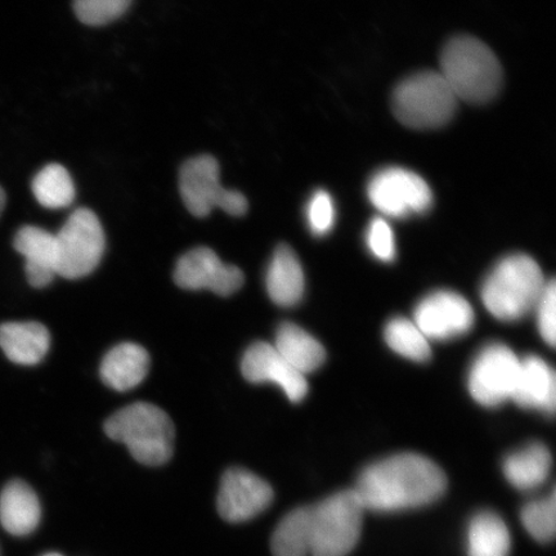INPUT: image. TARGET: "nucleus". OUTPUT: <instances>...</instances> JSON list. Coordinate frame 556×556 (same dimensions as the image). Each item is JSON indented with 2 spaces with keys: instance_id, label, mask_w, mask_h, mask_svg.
Masks as SVG:
<instances>
[{
  "instance_id": "393cba45",
  "label": "nucleus",
  "mask_w": 556,
  "mask_h": 556,
  "mask_svg": "<svg viewBox=\"0 0 556 556\" xmlns=\"http://www.w3.org/2000/svg\"><path fill=\"white\" fill-rule=\"evenodd\" d=\"M384 338L392 351L415 363H427L432 357L429 340L412 319L392 318L386 326Z\"/></svg>"
},
{
  "instance_id": "423d86ee",
  "label": "nucleus",
  "mask_w": 556,
  "mask_h": 556,
  "mask_svg": "<svg viewBox=\"0 0 556 556\" xmlns=\"http://www.w3.org/2000/svg\"><path fill=\"white\" fill-rule=\"evenodd\" d=\"M458 100L438 72L408 76L393 90L392 109L397 121L412 129H435L454 117Z\"/></svg>"
},
{
  "instance_id": "6e6552de",
  "label": "nucleus",
  "mask_w": 556,
  "mask_h": 556,
  "mask_svg": "<svg viewBox=\"0 0 556 556\" xmlns=\"http://www.w3.org/2000/svg\"><path fill=\"white\" fill-rule=\"evenodd\" d=\"M55 239L59 248L58 275L76 280L99 267L106 239L99 217L89 208H76Z\"/></svg>"
},
{
  "instance_id": "5701e85b",
  "label": "nucleus",
  "mask_w": 556,
  "mask_h": 556,
  "mask_svg": "<svg viewBox=\"0 0 556 556\" xmlns=\"http://www.w3.org/2000/svg\"><path fill=\"white\" fill-rule=\"evenodd\" d=\"M511 538L509 528L498 514L482 510L468 526V556H509Z\"/></svg>"
},
{
  "instance_id": "f03ea898",
  "label": "nucleus",
  "mask_w": 556,
  "mask_h": 556,
  "mask_svg": "<svg viewBox=\"0 0 556 556\" xmlns=\"http://www.w3.org/2000/svg\"><path fill=\"white\" fill-rule=\"evenodd\" d=\"M447 484L446 475L434 462L406 452L368 465L352 490L365 510L391 513L433 504Z\"/></svg>"
},
{
  "instance_id": "a211bd4d",
  "label": "nucleus",
  "mask_w": 556,
  "mask_h": 556,
  "mask_svg": "<svg viewBox=\"0 0 556 556\" xmlns=\"http://www.w3.org/2000/svg\"><path fill=\"white\" fill-rule=\"evenodd\" d=\"M267 293L280 307H294L302 301L305 289L304 273L294 250L280 245L275 250L266 275Z\"/></svg>"
},
{
  "instance_id": "4468645a",
  "label": "nucleus",
  "mask_w": 556,
  "mask_h": 556,
  "mask_svg": "<svg viewBox=\"0 0 556 556\" xmlns=\"http://www.w3.org/2000/svg\"><path fill=\"white\" fill-rule=\"evenodd\" d=\"M241 371L253 384L274 382L294 403L302 402L308 393L307 379L277 352L274 344L258 342L250 345L243 354Z\"/></svg>"
},
{
  "instance_id": "c85d7f7f",
  "label": "nucleus",
  "mask_w": 556,
  "mask_h": 556,
  "mask_svg": "<svg viewBox=\"0 0 556 556\" xmlns=\"http://www.w3.org/2000/svg\"><path fill=\"white\" fill-rule=\"evenodd\" d=\"M366 243L375 258L392 262L395 258V240L391 226L384 218H375L368 225Z\"/></svg>"
},
{
  "instance_id": "39448f33",
  "label": "nucleus",
  "mask_w": 556,
  "mask_h": 556,
  "mask_svg": "<svg viewBox=\"0 0 556 556\" xmlns=\"http://www.w3.org/2000/svg\"><path fill=\"white\" fill-rule=\"evenodd\" d=\"M104 432L148 467H160L173 456L176 429L168 414L151 403L138 402L119 409L104 424Z\"/></svg>"
},
{
  "instance_id": "20e7f679",
  "label": "nucleus",
  "mask_w": 556,
  "mask_h": 556,
  "mask_svg": "<svg viewBox=\"0 0 556 556\" xmlns=\"http://www.w3.org/2000/svg\"><path fill=\"white\" fill-rule=\"evenodd\" d=\"M546 280L536 261L526 254L505 256L482 285L486 311L505 323H516L534 311Z\"/></svg>"
},
{
  "instance_id": "a878e982",
  "label": "nucleus",
  "mask_w": 556,
  "mask_h": 556,
  "mask_svg": "<svg viewBox=\"0 0 556 556\" xmlns=\"http://www.w3.org/2000/svg\"><path fill=\"white\" fill-rule=\"evenodd\" d=\"M520 520L534 540L541 544L552 542L556 532L555 491L548 497L533 500L525 505L520 513Z\"/></svg>"
},
{
  "instance_id": "6ab92c4d",
  "label": "nucleus",
  "mask_w": 556,
  "mask_h": 556,
  "mask_svg": "<svg viewBox=\"0 0 556 556\" xmlns=\"http://www.w3.org/2000/svg\"><path fill=\"white\" fill-rule=\"evenodd\" d=\"M51 346L50 331L39 323H9L0 326V348L5 357L21 366L38 365Z\"/></svg>"
},
{
  "instance_id": "c756f323",
  "label": "nucleus",
  "mask_w": 556,
  "mask_h": 556,
  "mask_svg": "<svg viewBox=\"0 0 556 556\" xmlns=\"http://www.w3.org/2000/svg\"><path fill=\"white\" fill-rule=\"evenodd\" d=\"M538 326L542 339L552 348L555 346L556 340V287L555 280L546 282L544 293L539 299L536 307Z\"/></svg>"
},
{
  "instance_id": "f8f14e48",
  "label": "nucleus",
  "mask_w": 556,
  "mask_h": 556,
  "mask_svg": "<svg viewBox=\"0 0 556 556\" xmlns=\"http://www.w3.org/2000/svg\"><path fill=\"white\" fill-rule=\"evenodd\" d=\"M274 497L273 486L254 472L242 468L228 469L219 486V516L228 523H242L267 510Z\"/></svg>"
},
{
  "instance_id": "1a4fd4ad",
  "label": "nucleus",
  "mask_w": 556,
  "mask_h": 556,
  "mask_svg": "<svg viewBox=\"0 0 556 556\" xmlns=\"http://www.w3.org/2000/svg\"><path fill=\"white\" fill-rule=\"evenodd\" d=\"M367 197L389 218L424 214L433 205V192L426 180L419 174L397 166L375 174L368 182Z\"/></svg>"
},
{
  "instance_id": "dca6fc26",
  "label": "nucleus",
  "mask_w": 556,
  "mask_h": 556,
  "mask_svg": "<svg viewBox=\"0 0 556 556\" xmlns=\"http://www.w3.org/2000/svg\"><path fill=\"white\" fill-rule=\"evenodd\" d=\"M513 401L528 409H539L554 415L556 402L555 372L551 365L539 356L520 359L519 375Z\"/></svg>"
},
{
  "instance_id": "412c9836",
  "label": "nucleus",
  "mask_w": 556,
  "mask_h": 556,
  "mask_svg": "<svg viewBox=\"0 0 556 556\" xmlns=\"http://www.w3.org/2000/svg\"><path fill=\"white\" fill-rule=\"evenodd\" d=\"M553 467L551 451L533 442L505 457L503 470L507 482L519 491H532L547 481Z\"/></svg>"
},
{
  "instance_id": "2eb2a0df",
  "label": "nucleus",
  "mask_w": 556,
  "mask_h": 556,
  "mask_svg": "<svg viewBox=\"0 0 556 556\" xmlns=\"http://www.w3.org/2000/svg\"><path fill=\"white\" fill-rule=\"evenodd\" d=\"M13 247L25 258V273L31 287H48L58 275L59 248L55 235L43 228L25 226L16 233Z\"/></svg>"
},
{
  "instance_id": "ddd939ff",
  "label": "nucleus",
  "mask_w": 556,
  "mask_h": 556,
  "mask_svg": "<svg viewBox=\"0 0 556 556\" xmlns=\"http://www.w3.org/2000/svg\"><path fill=\"white\" fill-rule=\"evenodd\" d=\"M174 281L186 290H211L229 296L242 288L245 276L239 267L222 262L212 249L197 248L178 261Z\"/></svg>"
},
{
  "instance_id": "aec40b11",
  "label": "nucleus",
  "mask_w": 556,
  "mask_h": 556,
  "mask_svg": "<svg viewBox=\"0 0 556 556\" xmlns=\"http://www.w3.org/2000/svg\"><path fill=\"white\" fill-rule=\"evenodd\" d=\"M150 370L148 351L135 343H123L111 350L101 364V378L117 392H127L141 384Z\"/></svg>"
},
{
  "instance_id": "4be33fe9",
  "label": "nucleus",
  "mask_w": 556,
  "mask_h": 556,
  "mask_svg": "<svg viewBox=\"0 0 556 556\" xmlns=\"http://www.w3.org/2000/svg\"><path fill=\"white\" fill-rule=\"evenodd\" d=\"M274 346L304 377L316 371L326 359L324 345L295 324L285 323L278 328Z\"/></svg>"
},
{
  "instance_id": "f257e3e1",
  "label": "nucleus",
  "mask_w": 556,
  "mask_h": 556,
  "mask_svg": "<svg viewBox=\"0 0 556 556\" xmlns=\"http://www.w3.org/2000/svg\"><path fill=\"white\" fill-rule=\"evenodd\" d=\"M365 511L353 490L296 507L277 525L270 552L274 556H346L358 544Z\"/></svg>"
},
{
  "instance_id": "cd10ccee",
  "label": "nucleus",
  "mask_w": 556,
  "mask_h": 556,
  "mask_svg": "<svg viewBox=\"0 0 556 556\" xmlns=\"http://www.w3.org/2000/svg\"><path fill=\"white\" fill-rule=\"evenodd\" d=\"M336 204L331 194L319 190L309 200L307 205V220L313 235H328L336 225Z\"/></svg>"
},
{
  "instance_id": "7ed1b4c3",
  "label": "nucleus",
  "mask_w": 556,
  "mask_h": 556,
  "mask_svg": "<svg viewBox=\"0 0 556 556\" xmlns=\"http://www.w3.org/2000/svg\"><path fill=\"white\" fill-rule=\"evenodd\" d=\"M440 73L458 101L484 104L498 94L503 68L490 47L472 37H456L444 46Z\"/></svg>"
},
{
  "instance_id": "b1692460",
  "label": "nucleus",
  "mask_w": 556,
  "mask_h": 556,
  "mask_svg": "<svg viewBox=\"0 0 556 556\" xmlns=\"http://www.w3.org/2000/svg\"><path fill=\"white\" fill-rule=\"evenodd\" d=\"M35 199L47 208L67 207L75 200V185L65 166L50 164L33 179Z\"/></svg>"
},
{
  "instance_id": "9b49d317",
  "label": "nucleus",
  "mask_w": 556,
  "mask_h": 556,
  "mask_svg": "<svg viewBox=\"0 0 556 556\" xmlns=\"http://www.w3.org/2000/svg\"><path fill=\"white\" fill-rule=\"evenodd\" d=\"M413 321L428 340L446 342L468 333L475 326L476 315L463 295L438 290L416 305Z\"/></svg>"
},
{
  "instance_id": "7c9ffc66",
  "label": "nucleus",
  "mask_w": 556,
  "mask_h": 556,
  "mask_svg": "<svg viewBox=\"0 0 556 556\" xmlns=\"http://www.w3.org/2000/svg\"><path fill=\"white\" fill-rule=\"evenodd\" d=\"M5 203H7L5 192L2 189V186H0V215H2V213L4 211Z\"/></svg>"
},
{
  "instance_id": "9d476101",
  "label": "nucleus",
  "mask_w": 556,
  "mask_h": 556,
  "mask_svg": "<svg viewBox=\"0 0 556 556\" xmlns=\"http://www.w3.org/2000/svg\"><path fill=\"white\" fill-rule=\"evenodd\" d=\"M520 359L509 346L490 343L478 352L470 366L468 387L471 397L484 407H497L513 400Z\"/></svg>"
},
{
  "instance_id": "f3484780",
  "label": "nucleus",
  "mask_w": 556,
  "mask_h": 556,
  "mask_svg": "<svg viewBox=\"0 0 556 556\" xmlns=\"http://www.w3.org/2000/svg\"><path fill=\"white\" fill-rule=\"evenodd\" d=\"M41 509L37 493L24 481H12L0 495V523L13 536H27L37 530Z\"/></svg>"
},
{
  "instance_id": "bb28decb",
  "label": "nucleus",
  "mask_w": 556,
  "mask_h": 556,
  "mask_svg": "<svg viewBox=\"0 0 556 556\" xmlns=\"http://www.w3.org/2000/svg\"><path fill=\"white\" fill-rule=\"evenodd\" d=\"M131 0H74L76 17L88 26H103L122 17Z\"/></svg>"
},
{
  "instance_id": "2f4dec72",
  "label": "nucleus",
  "mask_w": 556,
  "mask_h": 556,
  "mask_svg": "<svg viewBox=\"0 0 556 556\" xmlns=\"http://www.w3.org/2000/svg\"><path fill=\"white\" fill-rule=\"evenodd\" d=\"M43 556H64V555H61V554H58V553H50V554H46Z\"/></svg>"
},
{
  "instance_id": "0eeeda50",
  "label": "nucleus",
  "mask_w": 556,
  "mask_h": 556,
  "mask_svg": "<svg viewBox=\"0 0 556 556\" xmlns=\"http://www.w3.org/2000/svg\"><path fill=\"white\" fill-rule=\"evenodd\" d=\"M179 191L186 207L194 217H207L215 207L233 217H241L249 208L248 200L241 192L222 186L219 164L213 156L193 157L184 164L179 172Z\"/></svg>"
}]
</instances>
